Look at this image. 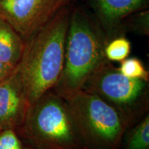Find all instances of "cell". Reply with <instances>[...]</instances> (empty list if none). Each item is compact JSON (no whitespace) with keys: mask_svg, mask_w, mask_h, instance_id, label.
<instances>
[{"mask_svg":"<svg viewBox=\"0 0 149 149\" xmlns=\"http://www.w3.org/2000/svg\"><path fill=\"white\" fill-rule=\"evenodd\" d=\"M70 15L68 7H64L24 42L23 53L16 69L30 109L55 87L60 77Z\"/></svg>","mask_w":149,"mask_h":149,"instance_id":"6da1fadb","label":"cell"},{"mask_svg":"<svg viewBox=\"0 0 149 149\" xmlns=\"http://www.w3.org/2000/svg\"><path fill=\"white\" fill-rule=\"evenodd\" d=\"M102 31L79 10L70 13L61 76L52 89L63 97L83 88L87 80L107 61Z\"/></svg>","mask_w":149,"mask_h":149,"instance_id":"7a4b0ae2","label":"cell"},{"mask_svg":"<svg viewBox=\"0 0 149 149\" xmlns=\"http://www.w3.org/2000/svg\"><path fill=\"white\" fill-rule=\"evenodd\" d=\"M22 126L35 149H84L66 100L52 89L29 109Z\"/></svg>","mask_w":149,"mask_h":149,"instance_id":"3957f363","label":"cell"},{"mask_svg":"<svg viewBox=\"0 0 149 149\" xmlns=\"http://www.w3.org/2000/svg\"><path fill=\"white\" fill-rule=\"evenodd\" d=\"M64 99L84 149H117L129 124L115 108L84 89Z\"/></svg>","mask_w":149,"mask_h":149,"instance_id":"277c9868","label":"cell"},{"mask_svg":"<svg viewBox=\"0 0 149 149\" xmlns=\"http://www.w3.org/2000/svg\"><path fill=\"white\" fill-rule=\"evenodd\" d=\"M115 108L129 124L146 109L148 82L126 77L109 61L91 76L83 88Z\"/></svg>","mask_w":149,"mask_h":149,"instance_id":"5b68a950","label":"cell"},{"mask_svg":"<svg viewBox=\"0 0 149 149\" xmlns=\"http://www.w3.org/2000/svg\"><path fill=\"white\" fill-rule=\"evenodd\" d=\"M70 0H0V17L26 41Z\"/></svg>","mask_w":149,"mask_h":149,"instance_id":"8992f818","label":"cell"},{"mask_svg":"<svg viewBox=\"0 0 149 149\" xmlns=\"http://www.w3.org/2000/svg\"><path fill=\"white\" fill-rule=\"evenodd\" d=\"M29 109L21 78L15 68L0 81V125L13 129L22 126Z\"/></svg>","mask_w":149,"mask_h":149,"instance_id":"52a82bcc","label":"cell"},{"mask_svg":"<svg viewBox=\"0 0 149 149\" xmlns=\"http://www.w3.org/2000/svg\"><path fill=\"white\" fill-rule=\"evenodd\" d=\"M92 2L102 24L111 30L126 17L144 8L148 0H92Z\"/></svg>","mask_w":149,"mask_h":149,"instance_id":"ba28073f","label":"cell"},{"mask_svg":"<svg viewBox=\"0 0 149 149\" xmlns=\"http://www.w3.org/2000/svg\"><path fill=\"white\" fill-rule=\"evenodd\" d=\"M24 40L10 24L0 17V61L15 68L21 59Z\"/></svg>","mask_w":149,"mask_h":149,"instance_id":"9c48e42d","label":"cell"},{"mask_svg":"<svg viewBox=\"0 0 149 149\" xmlns=\"http://www.w3.org/2000/svg\"><path fill=\"white\" fill-rule=\"evenodd\" d=\"M124 149H149L148 115L131 130Z\"/></svg>","mask_w":149,"mask_h":149,"instance_id":"30bf717a","label":"cell"},{"mask_svg":"<svg viewBox=\"0 0 149 149\" xmlns=\"http://www.w3.org/2000/svg\"><path fill=\"white\" fill-rule=\"evenodd\" d=\"M131 44L125 37H118L107 44L104 55L108 61H122L130 53Z\"/></svg>","mask_w":149,"mask_h":149,"instance_id":"8fae6325","label":"cell"},{"mask_svg":"<svg viewBox=\"0 0 149 149\" xmlns=\"http://www.w3.org/2000/svg\"><path fill=\"white\" fill-rule=\"evenodd\" d=\"M118 69L126 77L131 79H142L148 82L149 72L145 68L142 62L136 57L126 58L121 61Z\"/></svg>","mask_w":149,"mask_h":149,"instance_id":"7c38bea8","label":"cell"},{"mask_svg":"<svg viewBox=\"0 0 149 149\" xmlns=\"http://www.w3.org/2000/svg\"><path fill=\"white\" fill-rule=\"evenodd\" d=\"M0 149H28L13 128H6L0 132Z\"/></svg>","mask_w":149,"mask_h":149,"instance_id":"4fadbf2b","label":"cell"},{"mask_svg":"<svg viewBox=\"0 0 149 149\" xmlns=\"http://www.w3.org/2000/svg\"><path fill=\"white\" fill-rule=\"evenodd\" d=\"M137 27L136 29L139 30L141 33L144 34L148 33V13H143L139 15L137 19Z\"/></svg>","mask_w":149,"mask_h":149,"instance_id":"5bb4252c","label":"cell"},{"mask_svg":"<svg viewBox=\"0 0 149 149\" xmlns=\"http://www.w3.org/2000/svg\"><path fill=\"white\" fill-rule=\"evenodd\" d=\"M14 69V68H12L0 61V81L8 77L9 74L13 71Z\"/></svg>","mask_w":149,"mask_h":149,"instance_id":"9a60e30c","label":"cell"},{"mask_svg":"<svg viewBox=\"0 0 149 149\" xmlns=\"http://www.w3.org/2000/svg\"><path fill=\"white\" fill-rule=\"evenodd\" d=\"M3 128H3V126L0 125V132H1V130H3Z\"/></svg>","mask_w":149,"mask_h":149,"instance_id":"2e32d148","label":"cell"}]
</instances>
